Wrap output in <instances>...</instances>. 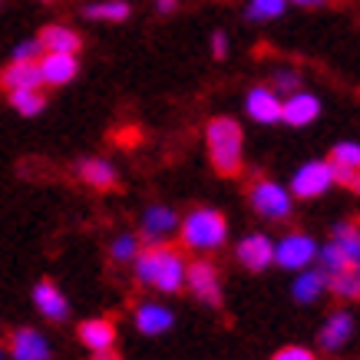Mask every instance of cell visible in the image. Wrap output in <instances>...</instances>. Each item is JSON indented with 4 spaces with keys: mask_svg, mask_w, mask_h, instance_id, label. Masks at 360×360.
<instances>
[{
    "mask_svg": "<svg viewBox=\"0 0 360 360\" xmlns=\"http://www.w3.org/2000/svg\"><path fill=\"white\" fill-rule=\"evenodd\" d=\"M186 291L205 307H221V271L212 258H192L186 264Z\"/></svg>",
    "mask_w": 360,
    "mask_h": 360,
    "instance_id": "5b68a950",
    "label": "cell"
},
{
    "mask_svg": "<svg viewBox=\"0 0 360 360\" xmlns=\"http://www.w3.org/2000/svg\"><path fill=\"white\" fill-rule=\"evenodd\" d=\"M175 7H179V0H155V11L159 13H175Z\"/></svg>",
    "mask_w": 360,
    "mask_h": 360,
    "instance_id": "e575fe53",
    "label": "cell"
},
{
    "mask_svg": "<svg viewBox=\"0 0 360 360\" xmlns=\"http://www.w3.org/2000/svg\"><path fill=\"white\" fill-rule=\"evenodd\" d=\"M89 360H122V354L116 347H110V350H99V354H93Z\"/></svg>",
    "mask_w": 360,
    "mask_h": 360,
    "instance_id": "836d02e7",
    "label": "cell"
},
{
    "mask_svg": "<svg viewBox=\"0 0 360 360\" xmlns=\"http://www.w3.org/2000/svg\"><path fill=\"white\" fill-rule=\"evenodd\" d=\"M330 245L347 258V264H357L360 268V225L357 221H340V225H334Z\"/></svg>",
    "mask_w": 360,
    "mask_h": 360,
    "instance_id": "44dd1931",
    "label": "cell"
},
{
    "mask_svg": "<svg viewBox=\"0 0 360 360\" xmlns=\"http://www.w3.org/2000/svg\"><path fill=\"white\" fill-rule=\"evenodd\" d=\"M0 360H4V347H0Z\"/></svg>",
    "mask_w": 360,
    "mask_h": 360,
    "instance_id": "74e56055",
    "label": "cell"
},
{
    "mask_svg": "<svg viewBox=\"0 0 360 360\" xmlns=\"http://www.w3.org/2000/svg\"><path fill=\"white\" fill-rule=\"evenodd\" d=\"M40 56H44V50H40V44H37V40H23L20 46H13V63H37V60H40Z\"/></svg>",
    "mask_w": 360,
    "mask_h": 360,
    "instance_id": "4dcf8cb0",
    "label": "cell"
},
{
    "mask_svg": "<svg viewBox=\"0 0 360 360\" xmlns=\"http://www.w3.org/2000/svg\"><path fill=\"white\" fill-rule=\"evenodd\" d=\"M321 116V99L304 93V89H297L291 96L281 103V122L288 126H307V122H314Z\"/></svg>",
    "mask_w": 360,
    "mask_h": 360,
    "instance_id": "2e32d148",
    "label": "cell"
},
{
    "mask_svg": "<svg viewBox=\"0 0 360 360\" xmlns=\"http://www.w3.org/2000/svg\"><path fill=\"white\" fill-rule=\"evenodd\" d=\"M297 86H301V77L297 73H291V70H278L271 79V89L274 93H284V96H291V93H297Z\"/></svg>",
    "mask_w": 360,
    "mask_h": 360,
    "instance_id": "f546056e",
    "label": "cell"
},
{
    "mask_svg": "<svg viewBox=\"0 0 360 360\" xmlns=\"http://www.w3.org/2000/svg\"><path fill=\"white\" fill-rule=\"evenodd\" d=\"M284 7H288V0H251L248 4V20H274V17H281Z\"/></svg>",
    "mask_w": 360,
    "mask_h": 360,
    "instance_id": "83f0119b",
    "label": "cell"
},
{
    "mask_svg": "<svg viewBox=\"0 0 360 360\" xmlns=\"http://www.w3.org/2000/svg\"><path fill=\"white\" fill-rule=\"evenodd\" d=\"M172 324H175V317L169 307L153 304V301H142V304L136 307V328H139V334H146V338H162V334H169Z\"/></svg>",
    "mask_w": 360,
    "mask_h": 360,
    "instance_id": "e0dca14e",
    "label": "cell"
},
{
    "mask_svg": "<svg viewBox=\"0 0 360 360\" xmlns=\"http://www.w3.org/2000/svg\"><path fill=\"white\" fill-rule=\"evenodd\" d=\"M330 165H340V169H350V172H360V146L357 142H338L330 149Z\"/></svg>",
    "mask_w": 360,
    "mask_h": 360,
    "instance_id": "484cf974",
    "label": "cell"
},
{
    "mask_svg": "<svg viewBox=\"0 0 360 360\" xmlns=\"http://www.w3.org/2000/svg\"><path fill=\"white\" fill-rule=\"evenodd\" d=\"M235 262L251 274H262L264 268H271L274 264V241L262 231H255V235H245V238L235 245Z\"/></svg>",
    "mask_w": 360,
    "mask_h": 360,
    "instance_id": "52a82bcc",
    "label": "cell"
},
{
    "mask_svg": "<svg viewBox=\"0 0 360 360\" xmlns=\"http://www.w3.org/2000/svg\"><path fill=\"white\" fill-rule=\"evenodd\" d=\"M73 169H77L79 182L96 188V192H112V188L120 186V175H116L112 162H106V159H79Z\"/></svg>",
    "mask_w": 360,
    "mask_h": 360,
    "instance_id": "4fadbf2b",
    "label": "cell"
},
{
    "mask_svg": "<svg viewBox=\"0 0 360 360\" xmlns=\"http://www.w3.org/2000/svg\"><path fill=\"white\" fill-rule=\"evenodd\" d=\"M225 53H229V37L221 30H215L212 33V56H215V60H225Z\"/></svg>",
    "mask_w": 360,
    "mask_h": 360,
    "instance_id": "d6a6232c",
    "label": "cell"
},
{
    "mask_svg": "<svg viewBox=\"0 0 360 360\" xmlns=\"http://www.w3.org/2000/svg\"><path fill=\"white\" fill-rule=\"evenodd\" d=\"M132 7L126 0H96V4H86L83 7V17L86 20H106V23H122L129 20Z\"/></svg>",
    "mask_w": 360,
    "mask_h": 360,
    "instance_id": "7402d4cb",
    "label": "cell"
},
{
    "mask_svg": "<svg viewBox=\"0 0 360 360\" xmlns=\"http://www.w3.org/2000/svg\"><path fill=\"white\" fill-rule=\"evenodd\" d=\"M317 262H321V271L328 274H338V271H344V268H347V258H344V255H340L338 248H334V245H324V248H317Z\"/></svg>",
    "mask_w": 360,
    "mask_h": 360,
    "instance_id": "f1b7e54d",
    "label": "cell"
},
{
    "mask_svg": "<svg viewBox=\"0 0 360 360\" xmlns=\"http://www.w3.org/2000/svg\"><path fill=\"white\" fill-rule=\"evenodd\" d=\"M186 258L179 255V248L165 245V241H153V245H142L132 271L136 281L146 288H155L162 295H179L186 288Z\"/></svg>",
    "mask_w": 360,
    "mask_h": 360,
    "instance_id": "6da1fadb",
    "label": "cell"
},
{
    "mask_svg": "<svg viewBox=\"0 0 360 360\" xmlns=\"http://www.w3.org/2000/svg\"><path fill=\"white\" fill-rule=\"evenodd\" d=\"M7 354L11 360H53V350L37 328H17L7 338Z\"/></svg>",
    "mask_w": 360,
    "mask_h": 360,
    "instance_id": "9c48e42d",
    "label": "cell"
},
{
    "mask_svg": "<svg viewBox=\"0 0 360 360\" xmlns=\"http://www.w3.org/2000/svg\"><path fill=\"white\" fill-rule=\"evenodd\" d=\"M169 229H179V219H175V212L169 205H153L142 215V235H146L149 245L162 238Z\"/></svg>",
    "mask_w": 360,
    "mask_h": 360,
    "instance_id": "ffe728a7",
    "label": "cell"
},
{
    "mask_svg": "<svg viewBox=\"0 0 360 360\" xmlns=\"http://www.w3.org/2000/svg\"><path fill=\"white\" fill-rule=\"evenodd\" d=\"M350 188H354V192H357V195H360V172L354 175V182H350Z\"/></svg>",
    "mask_w": 360,
    "mask_h": 360,
    "instance_id": "8d00e7d4",
    "label": "cell"
},
{
    "mask_svg": "<svg viewBox=\"0 0 360 360\" xmlns=\"http://www.w3.org/2000/svg\"><path fill=\"white\" fill-rule=\"evenodd\" d=\"M37 44L44 53H79V46H83V37L77 30H70L63 23H46L44 30L37 33Z\"/></svg>",
    "mask_w": 360,
    "mask_h": 360,
    "instance_id": "9a60e30c",
    "label": "cell"
},
{
    "mask_svg": "<svg viewBox=\"0 0 360 360\" xmlns=\"http://www.w3.org/2000/svg\"><path fill=\"white\" fill-rule=\"evenodd\" d=\"M205 146H208V162H212V169H215L221 179H238L241 169H245V155H241L245 129H241V122L231 120V116L208 120Z\"/></svg>",
    "mask_w": 360,
    "mask_h": 360,
    "instance_id": "7a4b0ae2",
    "label": "cell"
},
{
    "mask_svg": "<svg viewBox=\"0 0 360 360\" xmlns=\"http://www.w3.org/2000/svg\"><path fill=\"white\" fill-rule=\"evenodd\" d=\"M37 66H40L44 86H66L79 73V60L73 53H44L37 60Z\"/></svg>",
    "mask_w": 360,
    "mask_h": 360,
    "instance_id": "8fae6325",
    "label": "cell"
},
{
    "mask_svg": "<svg viewBox=\"0 0 360 360\" xmlns=\"http://www.w3.org/2000/svg\"><path fill=\"white\" fill-rule=\"evenodd\" d=\"M33 304H37V311H40L46 321H53V324L66 321V314H70V301H66L63 291H60L50 278H44V281L33 288Z\"/></svg>",
    "mask_w": 360,
    "mask_h": 360,
    "instance_id": "5bb4252c",
    "label": "cell"
},
{
    "mask_svg": "<svg viewBox=\"0 0 360 360\" xmlns=\"http://www.w3.org/2000/svg\"><path fill=\"white\" fill-rule=\"evenodd\" d=\"M328 288L340 297V301H357V297H360V268H357V264H347L344 271L330 274Z\"/></svg>",
    "mask_w": 360,
    "mask_h": 360,
    "instance_id": "603a6c76",
    "label": "cell"
},
{
    "mask_svg": "<svg viewBox=\"0 0 360 360\" xmlns=\"http://www.w3.org/2000/svg\"><path fill=\"white\" fill-rule=\"evenodd\" d=\"M288 4H297V7H324L328 0H288Z\"/></svg>",
    "mask_w": 360,
    "mask_h": 360,
    "instance_id": "d590c367",
    "label": "cell"
},
{
    "mask_svg": "<svg viewBox=\"0 0 360 360\" xmlns=\"http://www.w3.org/2000/svg\"><path fill=\"white\" fill-rule=\"evenodd\" d=\"M330 186H334L330 162L328 159H321V162H307V165L297 169L295 182H291V195L295 198H317V195H324Z\"/></svg>",
    "mask_w": 360,
    "mask_h": 360,
    "instance_id": "ba28073f",
    "label": "cell"
},
{
    "mask_svg": "<svg viewBox=\"0 0 360 360\" xmlns=\"http://www.w3.org/2000/svg\"><path fill=\"white\" fill-rule=\"evenodd\" d=\"M179 238L188 251H219L229 241V219L219 208L198 205L179 221Z\"/></svg>",
    "mask_w": 360,
    "mask_h": 360,
    "instance_id": "3957f363",
    "label": "cell"
},
{
    "mask_svg": "<svg viewBox=\"0 0 360 360\" xmlns=\"http://www.w3.org/2000/svg\"><path fill=\"white\" fill-rule=\"evenodd\" d=\"M271 360H317V354H314V350H307V347H297V344H291V347H281V350H278Z\"/></svg>",
    "mask_w": 360,
    "mask_h": 360,
    "instance_id": "1f68e13d",
    "label": "cell"
},
{
    "mask_svg": "<svg viewBox=\"0 0 360 360\" xmlns=\"http://www.w3.org/2000/svg\"><path fill=\"white\" fill-rule=\"evenodd\" d=\"M281 103L284 99L274 93L271 86H255L245 99V110L255 122H262V126H271V122H281Z\"/></svg>",
    "mask_w": 360,
    "mask_h": 360,
    "instance_id": "7c38bea8",
    "label": "cell"
},
{
    "mask_svg": "<svg viewBox=\"0 0 360 360\" xmlns=\"http://www.w3.org/2000/svg\"><path fill=\"white\" fill-rule=\"evenodd\" d=\"M328 288V274L321 271H304L301 278L295 281V301H301V304H311V301H317L321 297V291Z\"/></svg>",
    "mask_w": 360,
    "mask_h": 360,
    "instance_id": "cb8c5ba5",
    "label": "cell"
},
{
    "mask_svg": "<svg viewBox=\"0 0 360 360\" xmlns=\"http://www.w3.org/2000/svg\"><path fill=\"white\" fill-rule=\"evenodd\" d=\"M350 334H354V317H350V311H334V314L324 321L317 340H321V347L328 350V354H334V350H340L347 344Z\"/></svg>",
    "mask_w": 360,
    "mask_h": 360,
    "instance_id": "d6986e66",
    "label": "cell"
},
{
    "mask_svg": "<svg viewBox=\"0 0 360 360\" xmlns=\"http://www.w3.org/2000/svg\"><path fill=\"white\" fill-rule=\"evenodd\" d=\"M0 86L7 93L17 89H44V77H40V66L37 63H7L0 70Z\"/></svg>",
    "mask_w": 360,
    "mask_h": 360,
    "instance_id": "ac0fdd59",
    "label": "cell"
},
{
    "mask_svg": "<svg viewBox=\"0 0 360 360\" xmlns=\"http://www.w3.org/2000/svg\"><path fill=\"white\" fill-rule=\"evenodd\" d=\"M139 248H142V241L136 238V235H120V238L110 245V258L120 264H129V262H136Z\"/></svg>",
    "mask_w": 360,
    "mask_h": 360,
    "instance_id": "4316f807",
    "label": "cell"
},
{
    "mask_svg": "<svg viewBox=\"0 0 360 360\" xmlns=\"http://www.w3.org/2000/svg\"><path fill=\"white\" fill-rule=\"evenodd\" d=\"M44 4H53V0H44Z\"/></svg>",
    "mask_w": 360,
    "mask_h": 360,
    "instance_id": "f35d334b",
    "label": "cell"
},
{
    "mask_svg": "<svg viewBox=\"0 0 360 360\" xmlns=\"http://www.w3.org/2000/svg\"><path fill=\"white\" fill-rule=\"evenodd\" d=\"M116 334H120V328H116L112 317H86V321H79L77 328L79 344L86 350H93V354L116 347Z\"/></svg>",
    "mask_w": 360,
    "mask_h": 360,
    "instance_id": "30bf717a",
    "label": "cell"
},
{
    "mask_svg": "<svg viewBox=\"0 0 360 360\" xmlns=\"http://www.w3.org/2000/svg\"><path fill=\"white\" fill-rule=\"evenodd\" d=\"M11 106L17 112H23V116H37V112H44L46 106V96L44 89H17V93H11Z\"/></svg>",
    "mask_w": 360,
    "mask_h": 360,
    "instance_id": "d4e9b609",
    "label": "cell"
},
{
    "mask_svg": "<svg viewBox=\"0 0 360 360\" xmlns=\"http://www.w3.org/2000/svg\"><path fill=\"white\" fill-rule=\"evenodd\" d=\"M317 258V245L304 231H291L274 245V264H281L288 271H304L307 264Z\"/></svg>",
    "mask_w": 360,
    "mask_h": 360,
    "instance_id": "8992f818",
    "label": "cell"
},
{
    "mask_svg": "<svg viewBox=\"0 0 360 360\" xmlns=\"http://www.w3.org/2000/svg\"><path fill=\"white\" fill-rule=\"evenodd\" d=\"M248 202L264 221H288L291 219V192L281 188L274 179H268V175H255V179H251Z\"/></svg>",
    "mask_w": 360,
    "mask_h": 360,
    "instance_id": "277c9868",
    "label": "cell"
}]
</instances>
